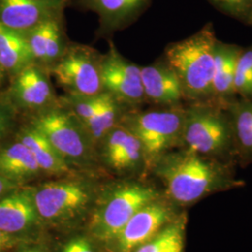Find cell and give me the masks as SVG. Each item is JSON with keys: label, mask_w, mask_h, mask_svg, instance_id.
Here are the masks:
<instances>
[{"label": "cell", "mask_w": 252, "mask_h": 252, "mask_svg": "<svg viewBox=\"0 0 252 252\" xmlns=\"http://www.w3.org/2000/svg\"><path fill=\"white\" fill-rule=\"evenodd\" d=\"M153 173L164 187V195L175 205H190L208 194L236 187L226 162L185 149L163 154L154 162Z\"/></svg>", "instance_id": "obj_1"}, {"label": "cell", "mask_w": 252, "mask_h": 252, "mask_svg": "<svg viewBox=\"0 0 252 252\" xmlns=\"http://www.w3.org/2000/svg\"><path fill=\"white\" fill-rule=\"evenodd\" d=\"M101 183L94 175L76 173L31 184L34 202L47 233L63 234L83 228Z\"/></svg>", "instance_id": "obj_2"}, {"label": "cell", "mask_w": 252, "mask_h": 252, "mask_svg": "<svg viewBox=\"0 0 252 252\" xmlns=\"http://www.w3.org/2000/svg\"><path fill=\"white\" fill-rule=\"evenodd\" d=\"M162 195L153 184L139 178L101 183L84 228L101 243H107L141 207Z\"/></svg>", "instance_id": "obj_3"}, {"label": "cell", "mask_w": 252, "mask_h": 252, "mask_svg": "<svg viewBox=\"0 0 252 252\" xmlns=\"http://www.w3.org/2000/svg\"><path fill=\"white\" fill-rule=\"evenodd\" d=\"M218 40L212 24H207L195 34L165 49L164 60L178 75L188 104L212 102Z\"/></svg>", "instance_id": "obj_4"}, {"label": "cell", "mask_w": 252, "mask_h": 252, "mask_svg": "<svg viewBox=\"0 0 252 252\" xmlns=\"http://www.w3.org/2000/svg\"><path fill=\"white\" fill-rule=\"evenodd\" d=\"M180 149L222 162L236 153L234 127L227 108L213 102L188 104Z\"/></svg>", "instance_id": "obj_5"}, {"label": "cell", "mask_w": 252, "mask_h": 252, "mask_svg": "<svg viewBox=\"0 0 252 252\" xmlns=\"http://www.w3.org/2000/svg\"><path fill=\"white\" fill-rule=\"evenodd\" d=\"M54 146L68 166L94 175L97 152L81 122L66 107H47L36 111L29 123Z\"/></svg>", "instance_id": "obj_6"}, {"label": "cell", "mask_w": 252, "mask_h": 252, "mask_svg": "<svg viewBox=\"0 0 252 252\" xmlns=\"http://www.w3.org/2000/svg\"><path fill=\"white\" fill-rule=\"evenodd\" d=\"M185 107L161 110L129 111L120 124L139 140L144 152L148 172L163 154L180 148Z\"/></svg>", "instance_id": "obj_7"}, {"label": "cell", "mask_w": 252, "mask_h": 252, "mask_svg": "<svg viewBox=\"0 0 252 252\" xmlns=\"http://www.w3.org/2000/svg\"><path fill=\"white\" fill-rule=\"evenodd\" d=\"M164 194L141 207L109 241L107 252H133L152 239L180 214Z\"/></svg>", "instance_id": "obj_8"}, {"label": "cell", "mask_w": 252, "mask_h": 252, "mask_svg": "<svg viewBox=\"0 0 252 252\" xmlns=\"http://www.w3.org/2000/svg\"><path fill=\"white\" fill-rule=\"evenodd\" d=\"M98 163L121 179L139 178L148 173L144 152L139 140L119 124L97 147Z\"/></svg>", "instance_id": "obj_9"}, {"label": "cell", "mask_w": 252, "mask_h": 252, "mask_svg": "<svg viewBox=\"0 0 252 252\" xmlns=\"http://www.w3.org/2000/svg\"><path fill=\"white\" fill-rule=\"evenodd\" d=\"M0 230L20 242L48 235L33 198L31 186H21L0 199Z\"/></svg>", "instance_id": "obj_10"}, {"label": "cell", "mask_w": 252, "mask_h": 252, "mask_svg": "<svg viewBox=\"0 0 252 252\" xmlns=\"http://www.w3.org/2000/svg\"><path fill=\"white\" fill-rule=\"evenodd\" d=\"M53 72L69 94L92 96L104 92L100 60L86 47L68 49L55 62Z\"/></svg>", "instance_id": "obj_11"}, {"label": "cell", "mask_w": 252, "mask_h": 252, "mask_svg": "<svg viewBox=\"0 0 252 252\" xmlns=\"http://www.w3.org/2000/svg\"><path fill=\"white\" fill-rule=\"evenodd\" d=\"M140 68L111 49L100 60L103 89L121 103L138 106L146 101Z\"/></svg>", "instance_id": "obj_12"}, {"label": "cell", "mask_w": 252, "mask_h": 252, "mask_svg": "<svg viewBox=\"0 0 252 252\" xmlns=\"http://www.w3.org/2000/svg\"><path fill=\"white\" fill-rule=\"evenodd\" d=\"M66 0H0V24L26 34L47 20L61 17Z\"/></svg>", "instance_id": "obj_13"}, {"label": "cell", "mask_w": 252, "mask_h": 252, "mask_svg": "<svg viewBox=\"0 0 252 252\" xmlns=\"http://www.w3.org/2000/svg\"><path fill=\"white\" fill-rule=\"evenodd\" d=\"M53 97L51 82L34 63L12 77L7 100L14 108L38 111L49 107Z\"/></svg>", "instance_id": "obj_14"}, {"label": "cell", "mask_w": 252, "mask_h": 252, "mask_svg": "<svg viewBox=\"0 0 252 252\" xmlns=\"http://www.w3.org/2000/svg\"><path fill=\"white\" fill-rule=\"evenodd\" d=\"M145 100L164 108H180L184 100L178 75L165 60L140 68Z\"/></svg>", "instance_id": "obj_15"}, {"label": "cell", "mask_w": 252, "mask_h": 252, "mask_svg": "<svg viewBox=\"0 0 252 252\" xmlns=\"http://www.w3.org/2000/svg\"><path fill=\"white\" fill-rule=\"evenodd\" d=\"M0 176L18 186H27L44 175L30 150L15 138L0 144Z\"/></svg>", "instance_id": "obj_16"}, {"label": "cell", "mask_w": 252, "mask_h": 252, "mask_svg": "<svg viewBox=\"0 0 252 252\" xmlns=\"http://www.w3.org/2000/svg\"><path fill=\"white\" fill-rule=\"evenodd\" d=\"M15 138L30 150L44 176L61 178L78 173L68 166L51 142L30 124L22 126Z\"/></svg>", "instance_id": "obj_17"}, {"label": "cell", "mask_w": 252, "mask_h": 252, "mask_svg": "<svg viewBox=\"0 0 252 252\" xmlns=\"http://www.w3.org/2000/svg\"><path fill=\"white\" fill-rule=\"evenodd\" d=\"M243 48L218 40L212 82V102L227 107L236 99L234 82L235 66Z\"/></svg>", "instance_id": "obj_18"}, {"label": "cell", "mask_w": 252, "mask_h": 252, "mask_svg": "<svg viewBox=\"0 0 252 252\" xmlns=\"http://www.w3.org/2000/svg\"><path fill=\"white\" fill-rule=\"evenodd\" d=\"M152 0H80L81 6L95 12L107 29L126 27L138 18Z\"/></svg>", "instance_id": "obj_19"}, {"label": "cell", "mask_w": 252, "mask_h": 252, "mask_svg": "<svg viewBox=\"0 0 252 252\" xmlns=\"http://www.w3.org/2000/svg\"><path fill=\"white\" fill-rule=\"evenodd\" d=\"M34 63L26 34L0 24V65L7 75L13 77Z\"/></svg>", "instance_id": "obj_20"}, {"label": "cell", "mask_w": 252, "mask_h": 252, "mask_svg": "<svg viewBox=\"0 0 252 252\" xmlns=\"http://www.w3.org/2000/svg\"><path fill=\"white\" fill-rule=\"evenodd\" d=\"M121 102H119L108 92L102 93V101L99 108L94 116L83 126L94 145L96 152L97 147L108 132L118 126L124 113L122 112Z\"/></svg>", "instance_id": "obj_21"}, {"label": "cell", "mask_w": 252, "mask_h": 252, "mask_svg": "<svg viewBox=\"0 0 252 252\" xmlns=\"http://www.w3.org/2000/svg\"><path fill=\"white\" fill-rule=\"evenodd\" d=\"M226 108L233 123L236 153L252 159V100L236 98Z\"/></svg>", "instance_id": "obj_22"}, {"label": "cell", "mask_w": 252, "mask_h": 252, "mask_svg": "<svg viewBox=\"0 0 252 252\" xmlns=\"http://www.w3.org/2000/svg\"><path fill=\"white\" fill-rule=\"evenodd\" d=\"M187 219L180 214L152 239L133 252H184Z\"/></svg>", "instance_id": "obj_23"}, {"label": "cell", "mask_w": 252, "mask_h": 252, "mask_svg": "<svg viewBox=\"0 0 252 252\" xmlns=\"http://www.w3.org/2000/svg\"><path fill=\"white\" fill-rule=\"evenodd\" d=\"M49 235L51 252H107L104 244L88 233L84 227L63 234Z\"/></svg>", "instance_id": "obj_24"}, {"label": "cell", "mask_w": 252, "mask_h": 252, "mask_svg": "<svg viewBox=\"0 0 252 252\" xmlns=\"http://www.w3.org/2000/svg\"><path fill=\"white\" fill-rule=\"evenodd\" d=\"M234 92L242 99L252 100V45L242 49L235 66Z\"/></svg>", "instance_id": "obj_25"}, {"label": "cell", "mask_w": 252, "mask_h": 252, "mask_svg": "<svg viewBox=\"0 0 252 252\" xmlns=\"http://www.w3.org/2000/svg\"><path fill=\"white\" fill-rule=\"evenodd\" d=\"M102 93L92 96L69 94L63 99L64 107L68 108L84 126L97 112L102 101Z\"/></svg>", "instance_id": "obj_26"}, {"label": "cell", "mask_w": 252, "mask_h": 252, "mask_svg": "<svg viewBox=\"0 0 252 252\" xmlns=\"http://www.w3.org/2000/svg\"><path fill=\"white\" fill-rule=\"evenodd\" d=\"M56 18H59V17H56ZM56 18L50 19L43 23H40L39 25L33 27L31 30H29L27 33H26L27 41L30 47L31 53L35 59V62L45 63L47 39L50 34L53 23Z\"/></svg>", "instance_id": "obj_27"}, {"label": "cell", "mask_w": 252, "mask_h": 252, "mask_svg": "<svg viewBox=\"0 0 252 252\" xmlns=\"http://www.w3.org/2000/svg\"><path fill=\"white\" fill-rule=\"evenodd\" d=\"M226 15L252 26V0H208Z\"/></svg>", "instance_id": "obj_28"}, {"label": "cell", "mask_w": 252, "mask_h": 252, "mask_svg": "<svg viewBox=\"0 0 252 252\" xmlns=\"http://www.w3.org/2000/svg\"><path fill=\"white\" fill-rule=\"evenodd\" d=\"M61 18L62 17L54 20L48 36L46 44L45 63H55L63 54Z\"/></svg>", "instance_id": "obj_29"}, {"label": "cell", "mask_w": 252, "mask_h": 252, "mask_svg": "<svg viewBox=\"0 0 252 252\" xmlns=\"http://www.w3.org/2000/svg\"><path fill=\"white\" fill-rule=\"evenodd\" d=\"M13 109L8 100L0 99V144L13 128Z\"/></svg>", "instance_id": "obj_30"}, {"label": "cell", "mask_w": 252, "mask_h": 252, "mask_svg": "<svg viewBox=\"0 0 252 252\" xmlns=\"http://www.w3.org/2000/svg\"><path fill=\"white\" fill-rule=\"evenodd\" d=\"M10 252H51L50 235L36 241L19 244Z\"/></svg>", "instance_id": "obj_31"}, {"label": "cell", "mask_w": 252, "mask_h": 252, "mask_svg": "<svg viewBox=\"0 0 252 252\" xmlns=\"http://www.w3.org/2000/svg\"><path fill=\"white\" fill-rule=\"evenodd\" d=\"M21 243L24 242H20L0 230V252H10Z\"/></svg>", "instance_id": "obj_32"}, {"label": "cell", "mask_w": 252, "mask_h": 252, "mask_svg": "<svg viewBox=\"0 0 252 252\" xmlns=\"http://www.w3.org/2000/svg\"><path fill=\"white\" fill-rule=\"evenodd\" d=\"M18 187H21V186H18L15 183H13V182H11V181H9L7 179L0 176V199L4 197L10 191H12L13 189H15Z\"/></svg>", "instance_id": "obj_33"}, {"label": "cell", "mask_w": 252, "mask_h": 252, "mask_svg": "<svg viewBox=\"0 0 252 252\" xmlns=\"http://www.w3.org/2000/svg\"><path fill=\"white\" fill-rule=\"evenodd\" d=\"M7 77V73L5 72V70L2 68V66L0 65V85L4 82L5 79Z\"/></svg>", "instance_id": "obj_34"}]
</instances>
